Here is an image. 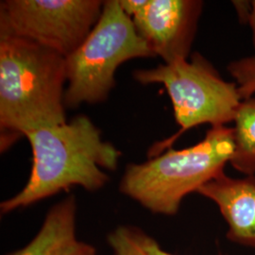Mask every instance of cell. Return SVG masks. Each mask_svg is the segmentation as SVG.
<instances>
[{
  "label": "cell",
  "mask_w": 255,
  "mask_h": 255,
  "mask_svg": "<svg viewBox=\"0 0 255 255\" xmlns=\"http://www.w3.org/2000/svg\"><path fill=\"white\" fill-rule=\"evenodd\" d=\"M132 76L142 84L161 83L173 105L180 129L172 136L157 142L148 150L152 158L172 147L174 142L192 128L203 124L227 126L234 122L243 101L237 82L224 81L214 65L195 52L191 60H178L151 69H138Z\"/></svg>",
  "instance_id": "cell-4"
},
{
  "label": "cell",
  "mask_w": 255,
  "mask_h": 255,
  "mask_svg": "<svg viewBox=\"0 0 255 255\" xmlns=\"http://www.w3.org/2000/svg\"><path fill=\"white\" fill-rule=\"evenodd\" d=\"M114 255H173L164 252L154 238L132 226H119L108 236Z\"/></svg>",
  "instance_id": "cell-11"
},
{
  "label": "cell",
  "mask_w": 255,
  "mask_h": 255,
  "mask_svg": "<svg viewBox=\"0 0 255 255\" xmlns=\"http://www.w3.org/2000/svg\"><path fill=\"white\" fill-rule=\"evenodd\" d=\"M149 0H119L122 10L128 17L132 18L147 5Z\"/></svg>",
  "instance_id": "cell-14"
},
{
  "label": "cell",
  "mask_w": 255,
  "mask_h": 255,
  "mask_svg": "<svg viewBox=\"0 0 255 255\" xmlns=\"http://www.w3.org/2000/svg\"><path fill=\"white\" fill-rule=\"evenodd\" d=\"M235 151L230 164L246 176L255 174V97L241 102L235 119Z\"/></svg>",
  "instance_id": "cell-10"
},
{
  "label": "cell",
  "mask_w": 255,
  "mask_h": 255,
  "mask_svg": "<svg viewBox=\"0 0 255 255\" xmlns=\"http://www.w3.org/2000/svg\"><path fill=\"white\" fill-rule=\"evenodd\" d=\"M202 8L200 0H149L131 19L155 56L171 64L188 59Z\"/></svg>",
  "instance_id": "cell-7"
},
{
  "label": "cell",
  "mask_w": 255,
  "mask_h": 255,
  "mask_svg": "<svg viewBox=\"0 0 255 255\" xmlns=\"http://www.w3.org/2000/svg\"><path fill=\"white\" fill-rule=\"evenodd\" d=\"M227 69L230 75L237 81L242 100L244 101L254 97L255 95V55L230 63Z\"/></svg>",
  "instance_id": "cell-12"
},
{
  "label": "cell",
  "mask_w": 255,
  "mask_h": 255,
  "mask_svg": "<svg viewBox=\"0 0 255 255\" xmlns=\"http://www.w3.org/2000/svg\"><path fill=\"white\" fill-rule=\"evenodd\" d=\"M59 255H97V250L90 244L76 239Z\"/></svg>",
  "instance_id": "cell-13"
},
{
  "label": "cell",
  "mask_w": 255,
  "mask_h": 255,
  "mask_svg": "<svg viewBox=\"0 0 255 255\" xmlns=\"http://www.w3.org/2000/svg\"><path fill=\"white\" fill-rule=\"evenodd\" d=\"M197 193L219 206L229 240L255 249V176L232 178L222 172Z\"/></svg>",
  "instance_id": "cell-8"
},
{
  "label": "cell",
  "mask_w": 255,
  "mask_h": 255,
  "mask_svg": "<svg viewBox=\"0 0 255 255\" xmlns=\"http://www.w3.org/2000/svg\"><path fill=\"white\" fill-rule=\"evenodd\" d=\"M66 82L64 56L0 32L1 150L29 130L66 123Z\"/></svg>",
  "instance_id": "cell-2"
},
{
  "label": "cell",
  "mask_w": 255,
  "mask_h": 255,
  "mask_svg": "<svg viewBox=\"0 0 255 255\" xmlns=\"http://www.w3.org/2000/svg\"><path fill=\"white\" fill-rule=\"evenodd\" d=\"M101 0H6L0 32L33 41L65 58L76 51L101 17Z\"/></svg>",
  "instance_id": "cell-6"
},
{
  "label": "cell",
  "mask_w": 255,
  "mask_h": 255,
  "mask_svg": "<svg viewBox=\"0 0 255 255\" xmlns=\"http://www.w3.org/2000/svg\"><path fill=\"white\" fill-rule=\"evenodd\" d=\"M248 21L253 30V42H254V47H255V0L251 2V12H250Z\"/></svg>",
  "instance_id": "cell-15"
},
{
  "label": "cell",
  "mask_w": 255,
  "mask_h": 255,
  "mask_svg": "<svg viewBox=\"0 0 255 255\" xmlns=\"http://www.w3.org/2000/svg\"><path fill=\"white\" fill-rule=\"evenodd\" d=\"M234 151V128L211 127L194 146L170 147L144 163L128 164L119 190L154 214L174 216L184 197L224 172Z\"/></svg>",
  "instance_id": "cell-3"
},
{
  "label": "cell",
  "mask_w": 255,
  "mask_h": 255,
  "mask_svg": "<svg viewBox=\"0 0 255 255\" xmlns=\"http://www.w3.org/2000/svg\"><path fill=\"white\" fill-rule=\"evenodd\" d=\"M32 149V167L25 187L2 201L0 210L8 214L29 206L57 193L78 185L97 191L109 181L103 169L115 171L121 152L104 141L91 119L80 115L69 123L27 131Z\"/></svg>",
  "instance_id": "cell-1"
},
{
  "label": "cell",
  "mask_w": 255,
  "mask_h": 255,
  "mask_svg": "<svg viewBox=\"0 0 255 255\" xmlns=\"http://www.w3.org/2000/svg\"><path fill=\"white\" fill-rule=\"evenodd\" d=\"M77 205L69 196L49 210L36 237L29 244L9 255H59L76 240Z\"/></svg>",
  "instance_id": "cell-9"
},
{
  "label": "cell",
  "mask_w": 255,
  "mask_h": 255,
  "mask_svg": "<svg viewBox=\"0 0 255 255\" xmlns=\"http://www.w3.org/2000/svg\"><path fill=\"white\" fill-rule=\"evenodd\" d=\"M153 57L154 52L137 32L132 19L122 10L119 0L104 1L96 26L80 47L66 57L65 107L106 101L121 64Z\"/></svg>",
  "instance_id": "cell-5"
}]
</instances>
